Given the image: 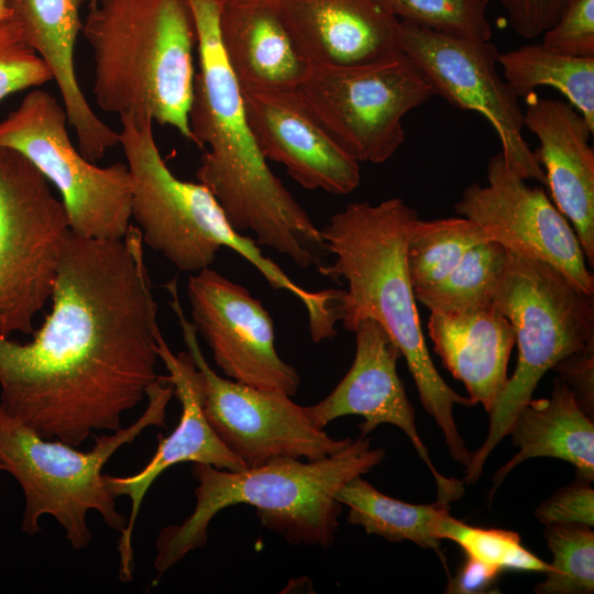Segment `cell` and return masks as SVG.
Wrapping results in <instances>:
<instances>
[{"instance_id":"37","label":"cell","mask_w":594,"mask_h":594,"mask_svg":"<svg viewBox=\"0 0 594 594\" xmlns=\"http://www.w3.org/2000/svg\"><path fill=\"white\" fill-rule=\"evenodd\" d=\"M501 572L466 557L454 578H450L447 593L475 594L492 588Z\"/></svg>"},{"instance_id":"33","label":"cell","mask_w":594,"mask_h":594,"mask_svg":"<svg viewBox=\"0 0 594 594\" xmlns=\"http://www.w3.org/2000/svg\"><path fill=\"white\" fill-rule=\"evenodd\" d=\"M541 44L558 54L594 57V0H568Z\"/></svg>"},{"instance_id":"2","label":"cell","mask_w":594,"mask_h":594,"mask_svg":"<svg viewBox=\"0 0 594 594\" xmlns=\"http://www.w3.org/2000/svg\"><path fill=\"white\" fill-rule=\"evenodd\" d=\"M188 2L198 36L188 122L191 142L204 150L196 177L237 231L253 232L257 244L301 268H318L328 255L320 229L272 172L250 129L241 88L220 42V0Z\"/></svg>"},{"instance_id":"9","label":"cell","mask_w":594,"mask_h":594,"mask_svg":"<svg viewBox=\"0 0 594 594\" xmlns=\"http://www.w3.org/2000/svg\"><path fill=\"white\" fill-rule=\"evenodd\" d=\"M296 91L346 152L372 164L398 151L406 138L403 119L436 95L400 51L366 63L309 66Z\"/></svg>"},{"instance_id":"32","label":"cell","mask_w":594,"mask_h":594,"mask_svg":"<svg viewBox=\"0 0 594 594\" xmlns=\"http://www.w3.org/2000/svg\"><path fill=\"white\" fill-rule=\"evenodd\" d=\"M53 80L44 59L25 41L13 18L0 21V100Z\"/></svg>"},{"instance_id":"22","label":"cell","mask_w":594,"mask_h":594,"mask_svg":"<svg viewBox=\"0 0 594 594\" xmlns=\"http://www.w3.org/2000/svg\"><path fill=\"white\" fill-rule=\"evenodd\" d=\"M85 0H8L12 18L25 41L50 67L82 153L107 146L114 131L88 103L75 69V47L82 21Z\"/></svg>"},{"instance_id":"15","label":"cell","mask_w":594,"mask_h":594,"mask_svg":"<svg viewBox=\"0 0 594 594\" xmlns=\"http://www.w3.org/2000/svg\"><path fill=\"white\" fill-rule=\"evenodd\" d=\"M193 323L223 374L235 382L294 396L296 369L278 355L274 322L261 300L211 268L189 276Z\"/></svg>"},{"instance_id":"10","label":"cell","mask_w":594,"mask_h":594,"mask_svg":"<svg viewBox=\"0 0 594 594\" xmlns=\"http://www.w3.org/2000/svg\"><path fill=\"white\" fill-rule=\"evenodd\" d=\"M70 232L51 183L21 153L0 146V337L33 334Z\"/></svg>"},{"instance_id":"20","label":"cell","mask_w":594,"mask_h":594,"mask_svg":"<svg viewBox=\"0 0 594 594\" xmlns=\"http://www.w3.org/2000/svg\"><path fill=\"white\" fill-rule=\"evenodd\" d=\"M270 2L309 66L366 63L399 51V20L375 0Z\"/></svg>"},{"instance_id":"18","label":"cell","mask_w":594,"mask_h":594,"mask_svg":"<svg viewBox=\"0 0 594 594\" xmlns=\"http://www.w3.org/2000/svg\"><path fill=\"white\" fill-rule=\"evenodd\" d=\"M157 354L165 364L166 378L174 387V395L182 405V415L174 431L160 438L155 454L138 473L128 476L105 474V483L113 497L128 496L131 512L118 543L120 579L132 580L134 570L132 536L140 507L154 481L168 468L180 462L210 464L215 468L241 471L245 464L218 438L202 408L204 380L188 352L174 354L161 331L157 334Z\"/></svg>"},{"instance_id":"7","label":"cell","mask_w":594,"mask_h":594,"mask_svg":"<svg viewBox=\"0 0 594 594\" xmlns=\"http://www.w3.org/2000/svg\"><path fill=\"white\" fill-rule=\"evenodd\" d=\"M174 387L160 376L147 392V406L136 421L96 439L91 450L79 451L65 442L45 439L11 418L0 406V460L3 471L20 484L25 499L21 529L29 536L40 531V518L53 516L76 550L89 546L92 536L87 514L96 510L105 522L122 534L128 519L118 512L102 469L124 444L147 427L165 426L166 408Z\"/></svg>"},{"instance_id":"30","label":"cell","mask_w":594,"mask_h":594,"mask_svg":"<svg viewBox=\"0 0 594 594\" xmlns=\"http://www.w3.org/2000/svg\"><path fill=\"white\" fill-rule=\"evenodd\" d=\"M438 536L455 542L466 557L499 572L505 570L546 573L544 562L521 543L519 535L504 529H485L468 525L447 514L438 526Z\"/></svg>"},{"instance_id":"35","label":"cell","mask_w":594,"mask_h":594,"mask_svg":"<svg viewBox=\"0 0 594 594\" xmlns=\"http://www.w3.org/2000/svg\"><path fill=\"white\" fill-rule=\"evenodd\" d=\"M516 34L532 40L558 19L568 0H499Z\"/></svg>"},{"instance_id":"38","label":"cell","mask_w":594,"mask_h":594,"mask_svg":"<svg viewBox=\"0 0 594 594\" xmlns=\"http://www.w3.org/2000/svg\"><path fill=\"white\" fill-rule=\"evenodd\" d=\"M10 18H12V12L9 8L8 0H0V21Z\"/></svg>"},{"instance_id":"19","label":"cell","mask_w":594,"mask_h":594,"mask_svg":"<svg viewBox=\"0 0 594 594\" xmlns=\"http://www.w3.org/2000/svg\"><path fill=\"white\" fill-rule=\"evenodd\" d=\"M524 127L539 140L534 157L553 202L571 221L586 262L594 265V128L568 101L525 97Z\"/></svg>"},{"instance_id":"17","label":"cell","mask_w":594,"mask_h":594,"mask_svg":"<svg viewBox=\"0 0 594 594\" xmlns=\"http://www.w3.org/2000/svg\"><path fill=\"white\" fill-rule=\"evenodd\" d=\"M245 116L266 161L307 189L352 193L360 163L321 125L296 89H241Z\"/></svg>"},{"instance_id":"26","label":"cell","mask_w":594,"mask_h":594,"mask_svg":"<svg viewBox=\"0 0 594 594\" xmlns=\"http://www.w3.org/2000/svg\"><path fill=\"white\" fill-rule=\"evenodd\" d=\"M498 65L518 97L554 88L594 128V57L558 54L539 43L499 53Z\"/></svg>"},{"instance_id":"5","label":"cell","mask_w":594,"mask_h":594,"mask_svg":"<svg viewBox=\"0 0 594 594\" xmlns=\"http://www.w3.org/2000/svg\"><path fill=\"white\" fill-rule=\"evenodd\" d=\"M81 33L103 112L148 118L191 141L198 36L188 0H90Z\"/></svg>"},{"instance_id":"8","label":"cell","mask_w":594,"mask_h":594,"mask_svg":"<svg viewBox=\"0 0 594 594\" xmlns=\"http://www.w3.org/2000/svg\"><path fill=\"white\" fill-rule=\"evenodd\" d=\"M493 304L514 328L518 359L488 414L487 436L472 452L463 481L466 484L477 482L488 455L508 435L542 376L563 358L594 342V295L543 261L509 252Z\"/></svg>"},{"instance_id":"13","label":"cell","mask_w":594,"mask_h":594,"mask_svg":"<svg viewBox=\"0 0 594 594\" xmlns=\"http://www.w3.org/2000/svg\"><path fill=\"white\" fill-rule=\"evenodd\" d=\"M398 50L426 76L435 94L461 110L483 116L496 131L507 165L522 179L546 184L524 139L519 97L498 74L494 43L449 35L399 21Z\"/></svg>"},{"instance_id":"3","label":"cell","mask_w":594,"mask_h":594,"mask_svg":"<svg viewBox=\"0 0 594 594\" xmlns=\"http://www.w3.org/2000/svg\"><path fill=\"white\" fill-rule=\"evenodd\" d=\"M418 218L417 211L399 197L380 204L346 205L320 229L326 250L334 260L317 270L348 285L346 290L341 289L337 307L346 331L353 332L362 320L371 318L389 333L452 459L466 468L472 452L458 430L453 406L475 404L444 382L424 337L406 260L409 235Z\"/></svg>"},{"instance_id":"29","label":"cell","mask_w":594,"mask_h":594,"mask_svg":"<svg viewBox=\"0 0 594 594\" xmlns=\"http://www.w3.org/2000/svg\"><path fill=\"white\" fill-rule=\"evenodd\" d=\"M544 539L552 553L550 570L535 586L538 594H592L594 592V532L584 525L546 526Z\"/></svg>"},{"instance_id":"6","label":"cell","mask_w":594,"mask_h":594,"mask_svg":"<svg viewBox=\"0 0 594 594\" xmlns=\"http://www.w3.org/2000/svg\"><path fill=\"white\" fill-rule=\"evenodd\" d=\"M119 118V144L132 184L131 217L139 224L143 243L191 274L208 268L220 249L229 248L254 266L272 288L288 292L302 302L311 338L332 333L336 290L310 292L296 284L263 255L255 240L232 227L205 185L182 180L170 172L155 142L151 119Z\"/></svg>"},{"instance_id":"11","label":"cell","mask_w":594,"mask_h":594,"mask_svg":"<svg viewBox=\"0 0 594 594\" xmlns=\"http://www.w3.org/2000/svg\"><path fill=\"white\" fill-rule=\"evenodd\" d=\"M0 146L26 157L61 194L70 231L90 239H122L131 223L127 164L100 167L72 143L63 105L33 89L0 121Z\"/></svg>"},{"instance_id":"14","label":"cell","mask_w":594,"mask_h":594,"mask_svg":"<svg viewBox=\"0 0 594 594\" xmlns=\"http://www.w3.org/2000/svg\"><path fill=\"white\" fill-rule=\"evenodd\" d=\"M454 210L509 252L550 264L594 295V277L573 228L541 188L528 186L507 165L502 152L488 161L487 184L469 185Z\"/></svg>"},{"instance_id":"25","label":"cell","mask_w":594,"mask_h":594,"mask_svg":"<svg viewBox=\"0 0 594 594\" xmlns=\"http://www.w3.org/2000/svg\"><path fill=\"white\" fill-rule=\"evenodd\" d=\"M336 498L349 507L350 524L388 541L409 540L431 549L448 571L437 530L441 519L449 514V503L437 499L432 504L416 505L399 501L383 494L362 475L342 485Z\"/></svg>"},{"instance_id":"23","label":"cell","mask_w":594,"mask_h":594,"mask_svg":"<svg viewBox=\"0 0 594 594\" xmlns=\"http://www.w3.org/2000/svg\"><path fill=\"white\" fill-rule=\"evenodd\" d=\"M219 36L241 89H296L309 64L270 0H220Z\"/></svg>"},{"instance_id":"36","label":"cell","mask_w":594,"mask_h":594,"mask_svg":"<svg viewBox=\"0 0 594 594\" xmlns=\"http://www.w3.org/2000/svg\"><path fill=\"white\" fill-rule=\"evenodd\" d=\"M558 377L573 393L580 407L593 418L594 414V342L574 352L553 367Z\"/></svg>"},{"instance_id":"1","label":"cell","mask_w":594,"mask_h":594,"mask_svg":"<svg viewBox=\"0 0 594 594\" xmlns=\"http://www.w3.org/2000/svg\"><path fill=\"white\" fill-rule=\"evenodd\" d=\"M31 341L0 337V406L45 439L78 447L114 432L156 374L157 305L139 227L122 239L69 233Z\"/></svg>"},{"instance_id":"34","label":"cell","mask_w":594,"mask_h":594,"mask_svg":"<svg viewBox=\"0 0 594 594\" xmlns=\"http://www.w3.org/2000/svg\"><path fill=\"white\" fill-rule=\"evenodd\" d=\"M592 482L576 477L543 501L535 512L538 521L550 525L594 526V490Z\"/></svg>"},{"instance_id":"21","label":"cell","mask_w":594,"mask_h":594,"mask_svg":"<svg viewBox=\"0 0 594 594\" xmlns=\"http://www.w3.org/2000/svg\"><path fill=\"white\" fill-rule=\"evenodd\" d=\"M427 329L444 367L464 384L469 398L490 414L509 380L508 361L515 345L509 320L493 304L430 311Z\"/></svg>"},{"instance_id":"4","label":"cell","mask_w":594,"mask_h":594,"mask_svg":"<svg viewBox=\"0 0 594 594\" xmlns=\"http://www.w3.org/2000/svg\"><path fill=\"white\" fill-rule=\"evenodd\" d=\"M385 454L361 436L339 452L314 461L276 458L241 471L193 463L196 505L180 524L160 531L156 580L188 552L202 548L212 518L232 505L255 507L265 528L294 544L328 548L334 541L342 510L337 492L351 479L378 466Z\"/></svg>"},{"instance_id":"12","label":"cell","mask_w":594,"mask_h":594,"mask_svg":"<svg viewBox=\"0 0 594 594\" xmlns=\"http://www.w3.org/2000/svg\"><path fill=\"white\" fill-rule=\"evenodd\" d=\"M165 287L187 352L202 375L205 416L222 443L246 468L276 458L319 460L351 442L349 438L333 439L314 426L306 406L296 404L290 396L219 376L207 363L196 327L183 310L176 278Z\"/></svg>"},{"instance_id":"31","label":"cell","mask_w":594,"mask_h":594,"mask_svg":"<svg viewBox=\"0 0 594 594\" xmlns=\"http://www.w3.org/2000/svg\"><path fill=\"white\" fill-rule=\"evenodd\" d=\"M399 21L436 32L490 41V0H375Z\"/></svg>"},{"instance_id":"16","label":"cell","mask_w":594,"mask_h":594,"mask_svg":"<svg viewBox=\"0 0 594 594\" xmlns=\"http://www.w3.org/2000/svg\"><path fill=\"white\" fill-rule=\"evenodd\" d=\"M355 333L353 363L334 389L317 404L306 406L310 421L323 429L332 420L355 415L363 417L361 436L383 424L398 427L410 440L419 458L431 472L438 499L451 503L464 493V482L443 476L432 463L418 433L415 409L397 373L403 354L385 328L374 319L362 320Z\"/></svg>"},{"instance_id":"28","label":"cell","mask_w":594,"mask_h":594,"mask_svg":"<svg viewBox=\"0 0 594 594\" xmlns=\"http://www.w3.org/2000/svg\"><path fill=\"white\" fill-rule=\"evenodd\" d=\"M508 255V250L498 242L490 240L479 243L441 282L415 290V298L430 311L437 312L491 306Z\"/></svg>"},{"instance_id":"39","label":"cell","mask_w":594,"mask_h":594,"mask_svg":"<svg viewBox=\"0 0 594 594\" xmlns=\"http://www.w3.org/2000/svg\"><path fill=\"white\" fill-rule=\"evenodd\" d=\"M0 471H3V464L1 462V460H0Z\"/></svg>"},{"instance_id":"27","label":"cell","mask_w":594,"mask_h":594,"mask_svg":"<svg viewBox=\"0 0 594 594\" xmlns=\"http://www.w3.org/2000/svg\"><path fill=\"white\" fill-rule=\"evenodd\" d=\"M490 241L483 229L465 217L418 220L409 235L406 260L414 292L431 287L458 265L474 245Z\"/></svg>"},{"instance_id":"40","label":"cell","mask_w":594,"mask_h":594,"mask_svg":"<svg viewBox=\"0 0 594 594\" xmlns=\"http://www.w3.org/2000/svg\"><path fill=\"white\" fill-rule=\"evenodd\" d=\"M90 1V0H89Z\"/></svg>"},{"instance_id":"24","label":"cell","mask_w":594,"mask_h":594,"mask_svg":"<svg viewBox=\"0 0 594 594\" xmlns=\"http://www.w3.org/2000/svg\"><path fill=\"white\" fill-rule=\"evenodd\" d=\"M519 451L492 477V501L505 477L532 458H556L575 466L578 477L594 479V424L559 377L549 398L530 399L515 417L508 435Z\"/></svg>"}]
</instances>
